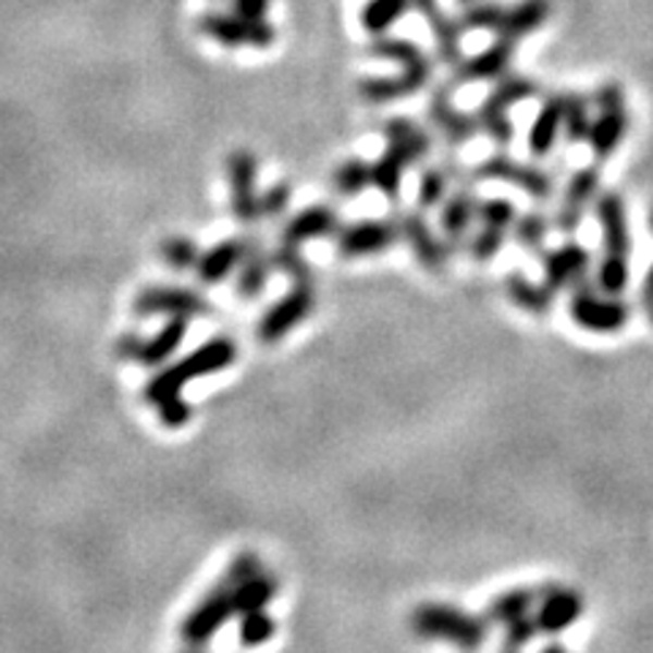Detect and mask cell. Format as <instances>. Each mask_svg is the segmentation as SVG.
<instances>
[{
    "label": "cell",
    "instance_id": "obj_1",
    "mask_svg": "<svg viewBox=\"0 0 653 653\" xmlns=\"http://www.w3.org/2000/svg\"><path fill=\"white\" fill-rule=\"evenodd\" d=\"M234 359H237V346H234L232 337H210V341L201 343L196 352H190L188 357L169 365V368L158 370L145 384V401L158 406L161 401L180 395V390H183L188 381L218 373V370L229 368Z\"/></svg>",
    "mask_w": 653,
    "mask_h": 653
},
{
    "label": "cell",
    "instance_id": "obj_2",
    "mask_svg": "<svg viewBox=\"0 0 653 653\" xmlns=\"http://www.w3.org/2000/svg\"><path fill=\"white\" fill-rule=\"evenodd\" d=\"M408 626L417 637L424 640H444L457 648H482L488 642V618H477V615L466 613L460 607L441 602H424L411 609L408 615Z\"/></svg>",
    "mask_w": 653,
    "mask_h": 653
},
{
    "label": "cell",
    "instance_id": "obj_3",
    "mask_svg": "<svg viewBox=\"0 0 653 653\" xmlns=\"http://www.w3.org/2000/svg\"><path fill=\"white\" fill-rule=\"evenodd\" d=\"M599 109V118H593L588 131V145L599 161H607L629 131V112H626L624 87L618 82H604L593 96Z\"/></svg>",
    "mask_w": 653,
    "mask_h": 653
},
{
    "label": "cell",
    "instance_id": "obj_4",
    "mask_svg": "<svg viewBox=\"0 0 653 653\" xmlns=\"http://www.w3.org/2000/svg\"><path fill=\"white\" fill-rule=\"evenodd\" d=\"M569 316L582 330L609 335V332L624 330L626 321H629V308H626L624 299L596 292L593 286H588V281H580L571 286Z\"/></svg>",
    "mask_w": 653,
    "mask_h": 653
},
{
    "label": "cell",
    "instance_id": "obj_5",
    "mask_svg": "<svg viewBox=\"0 0 653 653\" xmlns=\"http://www.w3.org/2000/svg\"><path fill=\"white\" fill-rule=\"evenodd\" d=\"M234 599H232V582L223 577L221 582L210 588L201 596V602L185 615L183 626H180V637L188 648H205L212 637L218 634L226 620L234 618Z\"/></svg>",
    "mask_w": 653,
    "mask_h": 653
},
{
    "label": "cell",
    "instance_id": "obj_6",
    "mask_svg": "<svg viewBox=\"0 0 653 653\" xmlns=\"http://www.w3.org/2000/svg\"><path fill=\"white\" fill-rule=\"evenodd\" d=\"M473 177L515 185V188L526 190V194L533 196L537 201H547L555 190L553 174L539 169L537 163L515 161V158H509L506 152H495V156L477 163V167H473Z\"/></svg>",
    "mask_w": 653,
    "mask_h": 653
},
{
    "label": "cell",
    "instance_id": "obj_7",
    "mask_svg": "<svg viewBox=\"0 0 653 653\" xmlns=\"http://www.w3.org/2000/svg\"><path fill=\"white\" fill-rule=\"evenodd\" d=\"M316 292L313 283H294L283 297H278L270 308L261 313L259 324H256V337L261 343H278L313 313Z\"/></svg>",
    "mask_w": 653,
    "mask_h": 653
},
{
    "label": "cell",
    "instance_id": "obj_8",
    "mask_svg": "<svg viewBox=\"0 0 653 653\" xmlns=\"http://www.w3.org/2000/svg\"><path fill=\"white\" fill-rule=\"evenodd\" d=\"M185 332H188V319H185V316H169L167 324H163L152 337H139V335L120 337L118 354L123 359H131V362L156 368V365H163L174 352H177L180 343L185 341Z\"/></svg>",
    "mask_w": 653,
    "mask_h": 653
},
{
    "label": "cell",
    "instance_id": "obj_9",
    "mask_svg": "<svg viewBox=\"0 0 653 653\" xmlns=\"http://www.w3.org/2000/svg\"><path fill=\"white\" fill-rule=\"evenodd\" d=\"M226 172L234 221L254 226L261 218L259 190H256V156L250 150H234L226 161Z\"/></svg>",
    "mask_w": 653,
    "mask_h": 653
},
{
    "label": "cell",
    "instance_id": "obj_10",
    "mask_svg": "<svg viewBox=\"0 0 653 653\" xmlns=\"http://www.w3.org/2000/svg\"><path fill=\"white\" fill-rule=\"evenodd\" d=\"M401 239V226L397 221H386V218H365V221H354L348 226H341L335 234L337 254L346 259H357V256L381 254L390 245Z\"/></svg>",
    "mask_w": 653,
    "mask_h": 653
},
{
    "label": "cell",
    "instance_id": "obj_11",
    "mask_svg": "<svg viewBox=\"0 0 653 653\" xmlns=\"http://www.w3.org/2000/svg\"><path fill=\"white\" fill-rule=\"evenodd\" d=\"M134 310L139 316H185V319H194V316H212L215 308L207 297L190 292V288L180 286H147L141 288L139 297H136Z\"/></svg>",
    "mask_w": 653,
    "mask_h": 653
},
{
    "label": "cell",
    "instance_id": "obj_12",
    "mask_svg": "<svg viewBox=\"0 0 653 653\" xmlns=\"http://www.w3.org/2000/svg\"><path fill=\"white\" fill-rule=\"evenodd\" d=\"M201 30L210 38L221 41L223 47H256L267 49L275 41V27L264 20H248V16L207 14L199 22Z\"/></svg>",
    "mask_w": 653,
    "mask_h": 653
},
{
    "label": "cell",
    "instance_id": "obj_13",
    "mask_svg": "<svg viewBox=\"0 0 653 653\" xmlns=\"http://www.w3.org/2000/svg\"><path fill=\"white\" fill-rule=\"evenodd\" d=\"M599 183H602V174H599L596 163H588V167L577 169L569 177L564 190V199H560L558 210H555L553 226L560 234H575L582 223V212L599 196Z\"/></svg>",
    "mask_w": 653,
    "mask_h": 653
},
{
    "label": "cell",
    "instance_id": "obj_14",
    "mask_svg": "<svg viewBox=\"0 0 653 653\" xmlns=\"http://www.w3.org/2000/svg\"><path fill=\"white\" fill-rule=\"evenodd\" d=\"M397 226H401V239H406L408 248L414 250V256H417L424 270H444L449 245L444 239H439V234L433 232V226L422 215V210H408L403 215H397Z\"/></svg>",
    "mask_w": 653,
    "mask_h": 653
},
{
    "label": "cell",
    "instance_id": "obj_15",
    "mask_svg": "<svg viewBox=\"0 0 653 653\" xmlns=\"http://www.w3.org/2000/svg\"><path fill=\"white\" fill-rule=\"evenodd\" d=\"M588 270H591V254H588L586 245L575 243V239L542 254L544 283H547L555 294H558L560 288H571L575 283L586 281Z\"/></svg>",
    "mask_w": 653,
    "mask_h": 653
},
{
    "label": "cell",
    "instance_id": "obj_16",
    "mask_svg": "<svg viewBox=\"0 0 653 653\" xmlns=\"http://www.w3.org/2000/svg\"><path fill=\"white\" fill-rule=\"evenodd\" d=\"M582 609H586V602H582L580 593L571 591V588L547 586L537 609L539 631L542 634H560V631L580 620Z\"/></svg>",
    "mask_w": 653,
    "mask_h": 653
},
{
    "label": "cell",
    "instance_id": "obj_17",
    "mask_svg": "<svg viewBox=\"0 0 653 653\" xmlns=\"http://www.w3.org/2000/svg\"><path fill=\"white\" fill-rule=\"evenodd\" d=\"M596 218L602 226V243L604 256H624L629 259L631 254V234L629 221H626V205L620 194L615 190H604L596 196Z\"/></svg>",
    "mask_w": 653,
    "mask_h": 653
},
{
    "label": "cell",
    "instance_id": "obj_18",
    "mask_svg": "<svg viewBox=\"0 0 653 653\" xmlns=\"http://www.w3.org/2000/svg\"><path fill=\"white\" fill-rule=\"evenodd\" d=\"M337 229H341V218L332 207L326 205H310L305 210L294 212L281 229V243L286 245H305L308 239L319 237H335Z\"/></svg>",
    "mask_w": 653,
    "mask_h": 653
},
{
    "label": "cell",
    "instance_id": "obj_19",
    "mask_svg": "<svg viewBox=\"0 0 653 653\" xmlns=\"http://www.w3.org/2000/svg\"><path fill=\"white\" fill-rule=\"evenodd\" d=\"M452 87L449 85H441L435 87V93L430 96V123L435 125V128L444 134V139L449 141V145H463V141L473 139V134L479 131L477 118L473 114L460 112V109L452 103L449 96Z\"/></svg>",
    "mask_w": 653,
    "mask_h": 653
},
{
    "label": "cell",
    "instance_id": "obj_20",
    "mask_svg": "<svg viewBox=\"0 0 653 653\" xmlns=\"http://www.w3.org/2000/svg\"><path fill=\"white\" fill-rule=\"evenodd\" d=\"M512 54H515V41L509 38H498L495 44H490L488 49H482L473 58L460 60L455 69V82L457 85H466V82H484V79H498L506 74L512 63Z\"/></svg>",
    "mask_w": 653,
    "mask_h": 653
},
{
    "label": "cell",
    "instance_id": "obj_21",
    "mask_svg": "<svg viewBox=\"0 0 653 653\" xmlns=\"http://www.w3.org/2000/svg\"><path fill=\"white\" fill-rule=\"evenodd\" d=\"M245 248H248V237H226L212 248L201 250L199 261H196V278L205 286H215L223 278L232 275L243 261Z\"/></svg>",
    "mask_w": 653,
    "mask_h": 653
},
{
    "label": "cell",
    "instance_id": "obj_22",
    "mask_svg": "<svg viewBox=\"0 0 653 653\" xmlns=\"http://www.w3.org/2000/svg\"><path fill=\"white\" fill-rule=\"evenodd\" d=\"M560 128H564V93H553V96L544 98L537 118H533L531 131H528V150H531V156H550L555 141H558Z\"/></svg>",
    "mask_w": 653,
    "mask_h": 653
},
{
    "label": "cell",
    "instance_id": "obj_23",
    "mask_svg": "<svg viewBox=\"0 0 653 653\" xmlns=\"http://www.w3.org/2000/svg\"><path fill=\"white\" fill-rule=\"evenodd\" d=\"M537 90H539L537 82L528 79V76H501L498 85L490 90V96L479 103L477 114H473V118H477V125L488 123V120L493 118H504L515 103L537 96Z\"/></svg>",
    "mask_w": 653,
    "mask_h": 653
},
{
    "label": "cell",
    "instance_id": "obj_24",
    "mask_svg": "<svg viewBox=\"0 0 653 653\" xmlns=\"http://www.w3.org/2000/svg\"><path fill=\"white\" fill-rule=\"evenodd\" d=\"M473 221H477V196H473L471 190L460 188L452 196H446L444 207H441L439 226L441 234H444V243L449 245V248H457V245L466 239Z\"/></svg>",
    "mask_w": 653,
    "mask_h": 653
},
{
    "label": "cell",
    "instance_id": "obj_25",
    "mask_svg": "<svg viewBox=\"0 0 653 653\" xmlns=\"http://www.w3.org/2000/svg\"><path fill=\"white\" fill-rule=\"evenodd\" d=\"M237 283H234V292L239 294L243 299H256L267 286V278L272 272V259L270 254L264 250L259 237L250 234L248 237V248H245L243 261L237 267Z\"/></svg>",
    "mask_w": 653,
    "mask_h": 653
},
{
    "label": "cell",
    "instance_id": "obj_26",
    "mask_svg": "<svg viewBox=\"0 0 653 653\" xmlns=\"http://www.w3.org/2000/svg\"><path fill=\"white\" fill-rule=\"evenodd\" d=\"M368 52L381 60H395V63H401V71H406V74H411L414 79L428 85L430 79L428 54H424L417 44L408 41V38H379V41L370 44Z\"/></svg>",
    "mask_w": 653,
    "mask_h": 653
},
{
    "label": "cell",
    "instance_id": "obj_27",
    "mask_svg": "<svg viewBox=\"0 0 653 653\" xmlns=\"http://www.w3.org/2000/svg\"><path fill=\"white\" fill-rule=\"evenodd\" d=\"M408 167H411V161H408L406 152L395 145H386L384 152L370 163V185L390 201H397L403 190V174Z\"/></svg>",
    "mask_w": 653,
    "mask_h": 653
},
{
    "label": "cell",
    "instance_id": "obj_28",
    "mask_svg": "<svg viewBox=\"0 0 653 653\" xmlns=\"http://www.w3.org/2000/svg\"><path fill=\"white\" fill-rule=\"evenodd\" d=\"M504 292L517 308H522L526 313L533 316H547L553 310L555 303V292L547 286V283H537L531 281L522 272H509L504 278Z\"/></svg>",
    "mask_w": 653,
    "mask_h": 653
},
{
    "label": "cell",
    "instance_id": "obj_29",
    "mask_svg": "<svg viewBox=\"0 0 653 653\" xmlns=\"http://www.w3.org/2000/svg\"><path fill=\"white\" fill-rule=\"evenodd\" d=\"M547 16H550V0H520V3L504 11V20H501V27H498V38L517 41V38L539 30V27L547 22Z\"/></svg>",
    "mask_w": 653,
    "mask_h": 653
},
{
    "label": "cell",
    "instance_id": "obj_30",
    "mask_svg": "<svg viewBox=\"0 0 653 653\" xmlns=\"http://www.w3.org/2000/svg\"><path fill=\"white\" fill-rule=\"evenodd\" d=\"M544 591H547V588H512V591L498 593V596L488 604V613H484V618H488V624L506 626L509 620L522 618V615L531 613V609L539 604V599H542Z\"/></svg>",
    "mask_w": 653,
    "mask_h": 653
},
{
    "label": "cell",
    "instance_id": "obj_31",
    "mask_svg": "<svg viewBox=\"0 0 653 653\" xmlns=\"http://www.w3.org/2000/svg\"><path fill=\"white\" fill-rule=\"evenodd\" d=\"M386 145L401 147L408 156V161L419 163L430 152V136L422 125H417L408 118H390L384 123Z\"/></svg>",
    "mask_w": 653,
    "mask_h": 653
},
{
    "label": "cell",
    "instance_id": "obj_32",
    "mask_svg": "<svg viewBox=\"0 0 653 653\" xmlns=\"http://www.w3.org/2000/svg\"><path fill=\"white\" fill-rule=\"evenodd\" d=\"M278 596V580L267 571H256L248 580L232 586V599H234V613L245 615L254 613V609H267V604Z\"/></svg>",
    "mask_w": 653,
    "mask_h": 653
},
{
    "label": "cell",
    "instance_id": "obj_33",
    "mask_svg": "<svg viewBox=\"0 0 653 653\" xmlns=\"http://www.w3.org/2000/svg\"><path fill=\"white\" fill-rule=\"evenodd\" d=\"M591 114H588V98L582 93H564V134L566 141H588L591 131Z\"/></svg>",
    "mask_w": 653,
    "mask_h": 653
},
{
    "label": "cell",
    "instance_id": "obj_34",
    "mask_svg": "<svg viewBox=\"0 0 653 653\" xmlns=\"http://www.w3.org/2000/svg\"><path fill=\"white\" fill-rule=\"evenodd\" d=\"M332 185H335V190L341 196L354 199V196H359L370 185V163L362 161V158H346L332 172Z\"/></svg>",
    "mask_w": 653,
    "mask_h": 653
},
{
    "label": "cell",
    "instance_id": "obj_35",
    "mask_svg": "<svg viewBox=\"0 0 653 653\" xmlns=\"http://www.w3.org/2000/svg\"><path fill=\"white\" fill-rule=\"evenodd\" d=\"M512 229H515V239L520 248L539 250L544 245V239H547L550 218L544 215L542 210H528V212H522V215L515 218Z\"/></svg>",
    "mask_w": 653,
    "mask_h": 653
},
{
    "label": "cell",
    "instance_id": "obj_36",
    "mask_svg": "<svg viewBox=\"0 0 653 653\" xmlns=\"http://www.w3.org/2000/svg\"><path fill=\"white\" fill-rule=\"evenodd\" d=\"M411 0H368L362 9V27L368 33H384L386 27H392V22L401 20V14L406 11V5Z\"/></svg>",
    "mask_w": 653,
    "mask_h": 653
},
{
    "label": "cell",
    "instance_id": "obj_37",
    "mask_svg": "<svg viewBox=\"0 0 653 653\" xmlns=\"http://www.w3.org/2000/svg\"><path fill=\"white\" fill-rule=\"evenodd\" d=\"M629 283V259L624 256H602L596 267V288L604 294L620 297Z\"/></svg>",
    "mask_w": 653,
    "mask_h": 653
},
{
    "label": "cell",
    "instance_id": "obj_38",
    "mask_svg": "<svg viewBox=\"0 0 653 653\" xmlns=\"http://www.w3.org/2000/svg\"><path fill=\"white\" fill-rule=\"evenodd\" d=\"M272 634H275V620L267 609H254V613L239 615L237 637L245 648L264 645V642L272 640Z\"/></svg>",
    "mask_w": 653,
    "mask_h": 653
},
{
    "label": "cell",
    "instance_id": "obj_39",
    "mask_svg": "<svg viewBox=\"0 0 653 653\" xmlns=\"http://www.w3.org/2000/svg\"><path fill=\"white\" fill-rule=\"evenodd\" d=\"M272 259V270L283 272L292 283H313V275H310L308 261L303 259L297 245H286L281 243L275 250L270 254Z\"/></svg>",
    "mask_w": 653,
    "mask_h": 653
},
{
    "label": "cell",
    "instance_id": "obj_40",
    "mask_svg": "<svg viewBox=\"0 0 653 653\" xmlns=\"http://www.w3.org/2000/svg\"><path fill=\"white\" fill-rule=\"evenodd\" d=\"M477 218L482 226L509 232L517 218V207L515 201L504 199V196H488V199H477Z\"/></svg>",
    "mask_w": 653,
    "mask_h": 653
},
{
    "label": "cell",
    "instance_id": "obj_41",
    "mask_svg": "<svg viewBox=\"0 0 653 653\" xmlns=\"http://www.w3.org/2000/svg\"><path fill=\"white\" fill-rule=\"evenodd\" d=\"M504 11H506L504 5H498V3H479V0H473V3H468L466 11L457 16V22H460L463 30L498 33L501 20H504Z\"/></svg>",
    "mask_w": 653,
    "mask_h": 653
},
{
    "label": "cell",
    "instance_id": "obj_42",
    "mask_svg": "<svg viewBox=\"0 0 653 653\" xmlns=\"http://www.w3.org/2000/svg\"><path fill=\"white\" fill-rule=\"evenodd\" d=\"M161 256H163V261H167V267H172V270H177V272H185V270H196V261H199L201 250L194 239L177 234V237L163 239Z\"/></svg>",
    "mask_w": 653,
    "mask_h": 653
},
{
    "label": "cell",
    "instance_id": "obj_43",
    "mask_svg": "<svg viewBox=\"0 0 653 653\" xmlns=\"http://www.w3.org/2000/svg\"><path fill=\"white\" fill-rule=\"evenodd\" d=\"M446 199V172L444 169H424L417 183L419 210H435Z\"/></svg>",
    "mask_w": 653,
    "mask_h": 653
},
{
    "label": "cell",
    "instance_id": "obj_44",
    "mask_svg": "<svg viewBox=\"0 0 653 653\" xmlns=\"http://www.w3.org/2000/svg\"><path fill=\"white\" fill-rule=\"evenodd\" d=\"M504 237L506 232H501V229L482 226V223H479V232L468 239V254L473 256V261L495 259V254H498L501 245H504Z\"/></svg>",
    "mask_w": 653,
    "mask_h": 653
},
{
    "label": "cell",
    "instance_id": "obj_45",
    "mask_svg": "<svg viewBox=\"0 0 653 653\" xmlns=\"http://www.w3.org/2000/svg\"><path fill=\"white\" fill-rule=\"evenodd\" d=\"M537 634H539L537 618H531V615H522V618H515L506 624L501 648H504V651H520V648H526Z\"/></svg>",
    "mask_w": 653,
    "mask_h": 653
},
{
    "label": "cell",
    "instance_id": "obj_46",
    "mask_svg": "<svg viewBox=\"0 0 653 653\" xmlns=\"http://www.w3.org/2000/svg\"><path fill=\"white\" fill-rule=\"evenodd\" d=\"M288 199H292V185L275 183L259 194V210L261 218H281L288 210Z\"/></svg>",
    "mask_w": 653,
    "mask_h": 653
},
{
    "label": "cell",
    "instance_id": "obj_47",
    "mask_svg": "<svg viewBox=\"0 0 653 653\" xmlns=\"http://www.w3.org/2000/svg\"><path fill=\"white\" fill-rule=\"evenodd\" d=\"M190 417H194V408H190V403L183 401L180 395L158 403V419H161L167 428H183V424L190 422Z\"/></svg>",
    "mask_w": 653,
    "mask_h": 653
},
{
    "label": "cell",
    "instance_id": "obj_48",
    "mask_svg": "<svg viewBox=\"0 0 653 653\" xmlns=\"http://www.w3.org/2000/svg\"><path fill=\"white\" fill-rule=\"evenodd\" d=\"M234 9L239 16H248V20H264L270 0H234Z\"/></svg>",
    "mask_w": 653,
    "mask_h": 653
},
{
    "label": "cell",
    "instance_id": "obj_49",
    "mask_svg": "<svg viewBox=\"0 0 653 653\" xmlns=\"http://www.w3.org/2000/svg\"><path fill=\"white\" fill-rule=\"evenodd\" d=\"M642 299H645V303H653V264L648 267L645 278H642Z\"/></svg>",
    "mask_w": 653,
    "mask_h": 653
},
{
    "label": "cell",
    "instance_id": "obj_50",
    "mask_svg": "<svg viewBox=\"0 0 653 653\" xmlns=\"http://www.w3.org/2000/svg\"><path fill=\"white\" fill-rule=\"evenodd\" d=\"M648 229L653 232V207H651V212H648Z\"/></svg>",
    "mask_w": 653,
    "mask_h": 653
},
{
    "label": "cell",
    "instance_id": "obj_51",
    "mask_svg": "<svg viewBox=\"0 0 653 653\" xmlns=\"http://www.w3.org/2000/svg\"><path fill=\"white\" fill-rule=\"evenodd\" d=\"M648 319H651V324H653V303H648Z\"/></svg>",
    "mask_w": 653,
    "mask_h": 653
},
{
    "label": "cell",
    "instance_id": "obj_52",
    "mask_svg": "<svg viewBox=\"0 0 653 653\" xmlns=\"http://www.w3.org/2000/svg\"><path fill=\"white\" fill-rule=\"evenodd\" d=\"M457 3H463V5H468V3H473V0H457Z\"/></svg>",
    "mask_w": 653,
    "mask_h": 653
}]
</instances>
